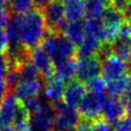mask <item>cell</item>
<instances>
[{
	"label": "cell",
	"mask_w": 131,
	"mask_h": 131,
	"mask_svg": "<svg viewBox=\"0 0 131 131\" xmlns=\"http://www.w3.org/2000/svg\"><path fill=\"white\" fill-rule=\"evenodd\" d=\"M25 131H30V130H25Z\"/></svg>",
	"instance_id": "41"
},
{
	"label": "cell",
	"mask_w": 131,
	"mask_h": 131,
	"mask_svg": "<svg viewBox=\"0 0 131 131\" xmlns=\"http://www.w3.org/2000/svg\"><path fill=\"white\" fill-rule=\"evenodd\" d=\"M110 2H111V6H113L115 9H117L125 14L131 0H110Z\"/></svg>",
	"instance_id": "32"
},
{
	"label": "cell",
	"mask_w": 131,
	"mask_h": 131,
	"mask_svg": "<svg viewBox=\"0 0 131 131\" xmlns=\"http://www.w3.org/2000/svg\"><path fill=\"white\" fill-rule=\"evenodd\" d=\"M8 38L4 30H0V52L5 53L8 50Z\"/></svg>",
	"instance_id": "34"
},
{
	"label": "cell",
	"mask_w": 131,
	"mask_h": 131,
	"mask_svg": "<svg viewBox=\"0 0 131 131\" xmlns=\"http://www.w3.org/2000/svg\"><path fill=\"white\" fill-rule=\"evenodd\" d=\"M52 105L55 111L53 131H67L77 127L81 121V115L77 108L66 104L62 100Z\"/></svg>",
	"instance_id": "3"
},
{
	"label": "cell",
	"mask_w": 131,
	"mask_h": 131,
	"mask_svg": "<svg viewBox=\"0 0 131 131\" xmlns=\"http://www.w3.org/2000/svg\"><path fill=\"white\" fill-rule=\"evenodd\" d=\"M125 17H127L126 20L131 25V2H130L129 6H128V8H127V10L125 12Z\"/></svg>",
	"instance_id": "37"
},
{
	"label": "cell",
	"mask_w": 131,
	"mask_h": 131,
	"mask_svg": "<svg viewBox=\"0 0 131 131\" xmlns=\"http://www.w3.org/2000/svg\"><path fill=\"white\" fill-rule=\"evenodd\" d=\"M121 100H122V102L124 104L125 112L127 113L128 117L131 118V82H130L128 88L126 89V91L123 93Z\"/></svg>",
	"instance_id": "30"
},
{
	"label": "cell",
	"mask_w": 131,
	"mask_h": 131,
	"mask_svg": "<svg viewBox=\"0 0 131 131\" xmlns=\"http://www.w3.org/2000/svg\"><path fill=\"white\" fill-rule=\"evenodd\" d=\"M131 82V75L128 73L126 76L119 78L117 80L106 82V91L111 96H120L123 95V93L128 88L129 84Z\"/></svg>",
	"instance_id": "22"
},
{
	"label": "cell",
	"mask_w": 131,
	"mask_h": 131,
	"mask_svg": "<svg viewBox=\"0 0 131 131\" xmlns=\"http://www.w3.org/2000/svg\"><path fill=\"white\" fill-rule=\"evenodd\" d=\"M101 73V59L97 56H90L85 58H79L77 60V73L76 77L78 81L87 83L93 78L98 77Z\"/></svg>",
	"instance_id": "9"
},
{
	"label": "cell",
	"mask_w": 131,
	"mask_h": 131,
	"mask_svg": "<svg viewBox=\"0 0 131 131\" xmlns=\"http://www.w3.org/2000/svg\"><path fill=\"white\" fill-rule=\"evenodd\" d=\"M64 83L57 79L56 77H52L45 81L44 84V96L47 102L51 104H55L61 101L64 91Z\"/></svg>",
	"instance_id": "15"
},
{
	"label": "cell",
	"mask_w": 131,
	"mask_h": 131,
	"mask_svg": "<svg viewBox=\"0 0 131 131\" xmlns=\"http://www.w3.org/2000/svg\"><path fill=\"white\" fill-rule=\"evenodd\" d=\"M112 45V53L124 61H128L131 56V38L117 37Z\"/></svg>",
	"instance_id": "20"
},
{
	"label": "cell",
	"mask_w": 131,
	"mask_h": 131,
	"mask_svg": "<svg viewBox=\"0 0 131 131\" xmlns=\"http://www.w3.org/2000/svg\"><path fill=\"white\" fill-rule=\"evenodd\" d=\"M102 44L103 43L97 38L86 36L84 41L81 43V45H79V48L77 49V54L79 58H85V57L97 55Z\"/></svg>",
	"instance_id": "19"
},
{
	"label": "cell",
	"mask_w": 131,
	"mask_h": 131,
	"mask_svg": "<svg viewBox=\"0 0 131 131\" xmlns=\"http://www.w3.org/2000/svg\"><path fill=\"white\" fill-rule=\"evenodd\" d=\"M20 101H18L10 92L0 102V126L13 125L14 118Z\"/></svg>",
	"instance_id": "12"
},
{
	"label": "cell",
	"mask_w": 131,
	"mask_h": 131,
	"mask_svg": "<svg viewBox=\"0 0 131 131\" xmlns=\"http://www.w3.org/2000/svg\"><path fill=\"white\" fill-rule=\"evenodd\" d=\"M84 26H85L86 36L97 38L102 43H104L105 33L101 17H88L84 21Z\"/></svg>",
	"instance_id": "21"
},
{
	"label": "cell",
	"mask_w": 131,
	"mask_h": 131,
	"mask_svg": "<svg viewBox=\"0 0 131 131\" xmlns=\"http://www.w3.org/2000/svg\"><path fill=\"white\" fill-rule=\"evenodd\" d=\"M18 74L20 81H34L42 79L38 70L35 68L31 60H28L18 67Z\"/></svg>",
	"instance_id": "24"
},
{
	"label": "cell",
	"mask_w": 131,
	"mask_h": 131,
	"mask_svg": "<svg viewBox=\"0 0 131 131\" xmlns=\"http://www.w3.org/2000/svg\"><path fill=\"white\" fill-rule=\"evenodd\" d=\"M62 5L68 21L82 20L86 15L85 0H63Z\"/></svg>",
	"instance_id": "17"
},
{
	"label": "cell",
	"mask_w": 131,
	"mask_h": 131,
	"mask_svg": "<svg viewBox=\"0 0 131 131\" xmlns=\"http://www.w3.org/2000/svg\"><path fill=\"white\" fill-rule=\"evenodd\" d=\"M101 76L105 82L122 78L128 74V64L114 54H110L101 60Z\"/></svg>",
	"instance_id": "7"
},
{
	"label": "cell",
	"mask_w": 131,
	"mask_h": 131,
	"mask_svg": "<svg viewBox=\"0 0 131 131\" xmlns=\"http://www.w3.org/2000/svg\"><path fill=\"white\" fill-rule=\"evenodd\" d=\"M9 18H10L9 11L5 7H1L0 8V30H3L4 28L7 27Z\"/></svg>",
	"instance_id": "33"
},
{
	"label": "cell",
	"mask_w": 131,
	"mask_h": 131,
	"mask_svg": "<svg viewBox=\"0 0 131 131\" xmlns=\"http://www.w3.org/2000/svg\"><path fill=\"white\" fill-rule=\"evenodd\" d=\"M85 5L88 17H101L111 2L110 0H85Z\"/></svg>",
	"instance_id": "23"
},
{
	"label": "cell",
	"mask_w": 131,
	"mask_h": 131,
	"mask_svg": "<svg viewBox=\"0 0 131 131\" xmlns=\"http://www.w3.org/2000/svg\"><path fill=\"white\" fill-rule=\"evenodd\" d=\"M86 91L87 89L84 83L78 80H74L64 87L62 101L66 104L77 108L81 103L82 99L84 98V96L86 95Z\"/></svg>",
	"instance_id": "13"
},
{
	"label": "cell",
	"mask_w": 131,
	"mask_h": 131,
	"mask_svg": "<svg viewBox=\"0 0 131 131\" xmlns=\"http://www.w3.org/2000/svg\"><path fill=\"white\" fill-rule=\"evenodd\" d=\"M125 107L122 100L116 96H107L102 108V119L108 124H116L125 117Z\"/></svg>",
	"instance_id": "11"
},
{
	"label": "cell",
	"mask_w": 131,
	"mask_h": 131,
	"mask_svg": "<svg viewBox=\"0 0 131 131\" xmlns=\"http://www.w3.org/2000/svg\"><path fill=\"white\" fill-rule=\"evenodd\" d=\"M44 102L45 101H42L40 96H39V97H34V98H31V99H28V100H26V101H24L21 103H23V105L27 108V111L31 115V114L37 112L43 105Z\"/></svg>",
	"instance_id": "27"
},
{
	"label": "cell",
	"mask_w": 131,
	"mask_h": 131,
	"mask_svg": "<svg viewBox=\"0 0 131 131\" xmlns=\"http://www.w3.org/2000/svg\"><path fill=\"white\" fill-rule=\"evenodd\" d=\"M77 73V60L70 58L54 64V77L61 80L63 83L74 81Z\"/></svg>",
	"instance_id": "16"
},
{
	"label": "cell",
	"mask_w": 131,
	"mask_h": 131,
	"mask_svg": "<svg viewBox=\"0 0 131 131\" xmlns=\"http://www.w3.org/2000/svg\"><path fill=\"white\" fill-rule=\"evenodd\" d=\"M107 95L106 93L96 94L88 92L82 99L79 104V113L83 118L95 121L101 119L102 117V108L105 102Z\"/></svg>",
	"instance_id": "4"
},
{
	"label": "cell",
	"mask_w": 131,
	"mask_h": 131,
	"mask_svg": "<svg viewBox=\"0 0 131 131\" xmlns=\"http://www.w3.org/2000/svg\"><path fill=\"white\" fill-rule=\"evenodd\" d=\"M8 93H9V91H8V88L6 86L4 79H0V102Z\"/></svg>",
	"instance_id": "35"
},
{
	"label": "cell",
	"mask_w": 131,
	"mask_h": 131,
	"mask_svg": "<svg viewBox=\"0 0 131 131\" xmlns=\"http://www.w3.org/2000/svg\"><path fill=\"white\" fill-rule=\"evenodd\" d=\"M34 1V4H36L38 6V8H44L51 0H33Z\"/></svg>",
	"instance_id": "36"
},
{
	"label": "cell",
	"mask_w": 131,
	"mask_h": 131,
	"mask_svg": "<svg viewBox=\"0 0 131 131\" xmlns=\"http://www.w3.org/2000/svg\"><path fill=\"white\" fill-rule=\"evenodd\" d=\"M90 131H114V128L111 124L106 123L103 119H98L93 121Z\"/></svg>",
	"instance_id": "28"
},
{
	"label": "cell",
	"mask_w": 131,
	"mask_h": 131,
	"mask_svg": "<svg viewBox=\"0 0 131 131\" xmlns=\"http://www.w3.org/2000/svg\"><path fill=\"white\" fill-rule=\"evenodd\" d=\"M67 131H78V130H77L76 127H74V128H71V129H69V130H67Z\"/></svg>",
	"instance_id": "40"
},
{
	"label": "cell",
	"mask_w": 131,
	"mask_h": 131,
	"mask_svg": "<svg viewBox=\"0 0 131 131\" xmlns=\"http://www.w3.org/2000/svg\"><path fill=\"white\" fill-rule=\"evenodd\" d=\"M114 131H131V118L125 116L119 120L114 126Z\"/></svg>",
	"instance_id": "29"
},
{
	"label": "cell",
	"mask_w": 131,
	"mask_h": 131,
	"mask_svg": "<svg viewBox=\"0 0 131 131\" xmlns=\"http://www.w3.org/2000/svg\"><path fill=\"white\" fill-rule=\"evenodd\" d=\"M9 70V60L6 53L0 52V79H4Z\"/></svg>",
	"instance_id": "31"
},
{
	"label": "cell",
	"mask_w": 131,
	"mask_h": 131,
	"mask_svg": "<svg viewBox=\"0 0 131 131\" xmlns=\"http://www.w3.org/2000/svg\"><path fill=\"white\" fill-rule=\"evenodd\" d=\"M48 33L46 19L41 8H33L20 15V34L23 45L32 50L43 42Z\"/></svg>",
	"instance_id": "1"
},
{
	"label": "cell",
	"mask_w": 131,
	"mask_h": 131,
	"mask_svg": "<svg viewBox=\"0 0 131 131\" xmlns=\"http://www.w3.org/2000/svg\"><path fill=\"white\" fill-rule=\"evenodd\" d=\"M9 2V0H0V8L1 7H5V5Z\"/></svg>",
	"instance_id": "39"
},
{
	"label": "cell",
	"mask_w": 131,
	"mask_h": 131,
	"mask_svg": "<svg viewBox=\"0 0 131 131\" xmlns=\"http://www.w3.org/2000/svg\"><path fill=\"white\" fill-rule=\"evenodd\" d=\"M43 88L44 84L42 83V79L34 81H20L12 92L18 101L24 102L28 99L39 97Z\"/></svg>",
	"instance_id": "10"
},
{
	"label": "cell",
	"mask_w": 131,
	"mask_h": 131,
	"mask_svg": "<svg viewBox=\"0 0 131 131\" xmlns=\"http://www.w3.org/2000/svg\"><path fill=\"white\" fill-rule=\"evenodd\" d=\"M85 86L88 92H91V93L101 94V93H105L106 91V82L102 77H99V76L88 81Z\"/></svg>",
	"instance_id": "26"
},
{
	"label": "cell",
	"mask_w": 131,
	"mask_h": 131,
	"mask_svg": "<svg viewBox=\"0 0 131 131\" xmlns=\"http://www.w3.org/2000/svg\"><path fill=\"white\" fill-rule=\"evenodd\" d=\"M5 32L8 38V44H9L8 50L15 51L25 47L23 45L21 34H20V15L15 13L10 15Z\"/></svg>",
	"instance_id": "14"
},
{
	"label": "cell",
	"mask_w": 131,
	"mask_h": 131,
	"mask_svg": "<svg viewBox=\"0 0 131 131\" xmlns=\"http://www.w3.org/2000/svg\"><path fill=\"white\" fill-rule=\"evenodd\" d=\"M62 34L74 44V45H81L86 37V31L84 21H68L62 30Z\"/></svg>",
	"instance_id": "18"
},
{
	"label": "cell",
	"mask_w": 131,
	"mask_h": 131,
	"mask_svg": "<svg viewBox=\"0 0 131 131\" xmlns=\"http://www.w3.org/2000/svg\"><path fill=\"white\" fill-rule=\"evenodd\" d=\"M30 60L38 70L42 80H48L54 77V62L42 46L30 50Z\"/></svg>",
	"instance_id": "8"
},
{
	"label": "cell",
	"mask_w": 131,
	"mask_h": 131,
	"mask_svg": "<svg viewBox=\"0 0 131 131\" xmlns=\"http://www.w3.org/2000/svg\"><path fill=\"white\" fill-rule=\"evenodd\" d=\"M54 117L53 105L45 101L37 112L30 115V131H53Z\"/></svg>",
	"instance_id": "5"
},
{
	"label": "cell",
	"mask_w": 131,
	"mask_h": 131,
	"mask_svg": "<svg viewBox=\"0 0 131 131\" xmlns=\"http://www.w3.org/2000/svg\"><path fill=\"white\" fill-rule=\"evenodd\" d=\"M10 9L18 15H23L29 11H31L34 7L33 0H9Z\"/></svg>",
	"instance_id": "25"
},
{
	"label": "cell",
	"mask_w": 131,
	"mask_h": 131,
	"mask_svg": "<svg viewBox=\"0 0 131 131\" xmlns=\"http://www.w3.org/2000/svg\"><path fill=\"white\" fill-rule=\"evenodd\" d=\"M0 130H1V126H0Z\"/></svg>",
	"instance_id": "42"
},
{
	"label": "cell",
	"mask_w": 131,
	"mask_h": 131,
	"mask_svg": "<svg viewBox=\"0 0 131 131\" xmlns=\"http://www.w3.org/2000/svg\"><path fill=\"white\" fill-rule=\"evenodd\" d=\"M0 131H15V129L11 126H1Z\"/></svg>",
	"instance_id": "38"
},
{
	"label": "cell",
	"mask_w": 131,
	"mask_h": 131,
	"mask_svg": "<svg viewBox=\"0 0 131 131\" xmlns=\"http://www.w3.org/2000/svg\"><path fill=\"white\" fill-rule=\"evenodd\" d=\"M42 47L50 56L54 64L70 58H74L75 54L77 53V46L59 32L48 31L42 42Z\"/></svg>",
	"instance_id": "2"
},
{
	"label": "cell",
	"mask_w": 131,
	"mask_h": 131,
	"mask_svg": "<svg viewBox=\"0 0 131 131\" xmlns=\"http://www.w3.org/2000/svg\"><path fill=\"white\" fill-rule=\"evenodd\" d=\"M42 10L46 19L48 31L60 33L68 23L62 2L51 0L44 8H42Z\"/></svg>",
	"instance_id": "6"
}]
</instances>
